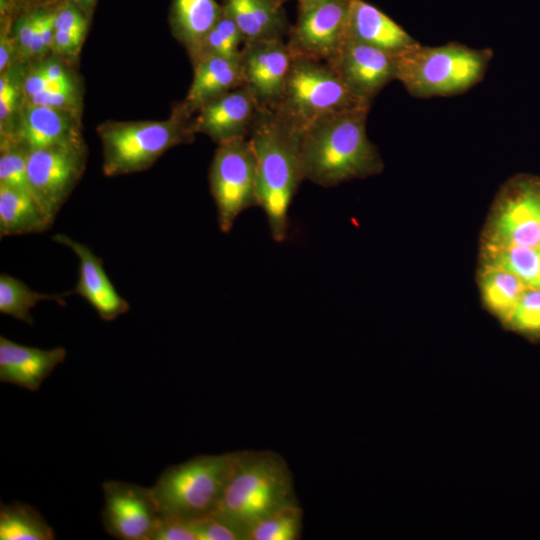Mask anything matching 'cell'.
Here are the masks:
<instances>
[{"label":"cell","instance_id":"obj_3","mask_svg":"<svg viewBox=\"0 0 540 540\" xmlns=\"http://www.w3.org/2000/svg\"><path fill=\"white\" fill-rule=\"evenodd\" d=\"M297 503L292 472L279 454L268 450L239 451L212 514L244 540L248 526Z\"/></svg>","mask_w":540,"mask_h":540},{"label":"cell","instance_id":"obj_21","mask_svg":"<svg viewBox=\"0 0 540 540\" xmlns=\"http://www.w3.org/2000/svg\"><path fill=\"white\" fill-rule=\"evenodd\" d=\"M53 222L31 194L0 185L1 237L42 233Z\"/></svg>","mask_w":540,"mask_h":540},{"label":"cell","instance_id":"obj_25","mask_svg":"<svg viewBox=\"0 0 540 540\" xmlns=\"http://www.w3.org/2000/svg\"><path fill=\"white\" fill-rule=\"evenodd\" d=\"M64 294H43L32 290L23 281L2 273L0 275V312L9 315L27 324H33L34 320L30 310L41 301H54L65 305Z\"/></svg>","mask_w":540,"mask_h":540},{"label":"cell","instance_id":"obj_9","mask_svg":"<svg viewBox=\"0 0 540 540\" xmlns=\"http://www.w3.org/2000/svg\"><path fill=\"white\" fill-rule=\"evenodd\" d=\"M351 0H315L298 3L296 23L288 34L293 55L329 63L348 37Z\"/></svg>","mask_w":540,"mask_h":540},{"label":"cell","instance_id":"obj_32","mask_svg":"<svg viewBox=\"0 0 540 540\" xmlns=\"http://www.w3.org/2000/svg\"><path fill=\"white\" fill-rule=\"evenodd\" d=\"M26 99L28 104L70 111L76 103V90L45 89Z\"/></svg>","mask_w":540,"mask_h":540},{"label":"cell","instance_id":"obj_19","mask_svg":"<svg viewBox=\"0 0 540 540\" xmlns=\"http://www.w3.org/2000/svg\"><path fill=\"white\" fill-rule=\"evenodd\" d=\"M222 6L239 27L244 43L283 40L290 32L283 0H224Z\"/></svg>","mask_w":540,"mask_h":540},{"label":"cell","instance_id":"obj_16","mask_svg":"<svg viewBox=\"0 0 540 540\" xmlns=\"http://www.w3.org/2000/svg\"><path fill=\"white\" fill-rule=\"evenodd\" d=\"M67 351L63 347L40 349L0 337V381L37 391Z\"/></svg>","mask_w":540,"mask_h":540},{"label":"cell","instance_id":"obj_6","mask_svg":"<svg viewBox=\"0 0 540 540\" xmlns=\"http://www.w3.org/2000/svg\"><path fill=\"white\" fill-rule=\"evenodd\" d=\"M183 104L165 121L117 123L101 129L107 176L142 171L168 149L193 140V121Z\"/></svg>","mask_w":540,"mask_h":540},{"label":"cell","instance_id":"obj_35","mask_svg":"<svg viewBox=\"0 0 540 540\" xmlns=\"http://www.w3.org/2000/svg\"><path fill=\"white\" fill-rule=\"evenodd\" d=\"M83 36L81 34L55 30L53 47L61 53H72L80 46Z\"/></svg>","mask_w":540,"mask_h":540},{"label":"cell","instance_id":"obj_38","mask_svg":"<svg viewBox=\"0 0 540 540\" xmlns=\"http://www.w3.org/2000/svg\"><path fill=\"white\" fill-rule=\"evenodd\" d=\"M14 44L12 40L7 36V34L1 35L0 40V70L1 72L6 70L9 66L13 52Z\"/></svg>","mask_w":540,"mask_h":540},{"label":"cell","instance_id":"obj_8","mask_svg":"<svg viewBox=\"0 0 540 540\" xmlns=\"http://www.w3.org/2000/svg\"><path fill=\"white\" fill-rule=\"evenodd\" d=\"M209 184L219 228L228 233L243 211L258 206L256 161L248 137L218 144L210 165Z\"/></svg>","mask_w":540,"mask_h":540},{"label":"cell","instance_id":"obj_22","mask_svg":"<svg viewBox=\"0 0 540 540\" xmlns=\"http://www.w3.org/2000/svg\"><path fill=\"white\" fill-rule=\"evenodd\" d=\"M223 12L216 0H173L171 22L190 55L199 47Z\"/></svg>","mask_w":540,"mask_h":540},{"label":"cell","instance_id":"obj_28","mask_svg":"<svg viewBox=\"0 0 540 540\" xmlns=\"http://www.w3.org/2000/svg\"><path fill=\"white\" fill-rule=\"evenodd\" d=\"M503 328L531 341L540 340V288L522 292Z\"/></svg>","mask_w":540,"mask_h":540},{"label":"cell","instance_id":"obj_31","mask_svg":"<svg viewBox=\"0 0 540 540\" xmlns=\"http://www.w3.org/2000/svg\"><path fill=\"white\" fill-rule=\"evenodd\" d=\"M150 540H196V536L186 521L161 515Z\"/></svg>","mask_w":540,"mask_h":540},{"label":"cell","instance_id":"obj_7","mask_svg":"<svg viewBox=\"0 0 540 540\" xmlns=\"http://www.w3.org/2000/svg\"><path fill=\"white\" fill-rule=\"evenodd\" d=\"M362 107L370 104L357 98L328 63L293 55L274 110L303 131L324 116Z\"/></svg>","mask_w":540,"mask_h":540},{"label":"cell","instance_id":"obj_29","mask_svg":"<svg viewBox=\"0 0 540 540\" xmlns=\"http://www.w3.org/2000/svg\"><path fill=\"white\" fill-rule=\"evenodd\" d=\"M27 152L14 141H2L0 185L25 191L33 196L27 174Z\"/></svg>","mask_w":540,"mask_h":540},{"label":"cell","instance_id":"obj_39","mask_svg":"<svg viewBox=\"0 0 540 540\" xmlns=\"http://www.w3.org/2000/svg\"><path fill=\"white\" fill-rule=\"evenodd\" d=\"M83 10L88 11L95 0H74Z\"/></svg>","mask_w":540,"mask_h":540},{"label":"cell","instance_id":"obj_4","mask_svg":"<svg viewBox=\"0 0 540 540\" xmlns=\"http://www.w3.org/2000/svg\"><path fill=\"white\" fill-rule=\"evenodd\" d=\"M491 49H473L452 42L430 47L416 43L396 54V76L414 97L463 93L482 80Z\"/></svg>","mask_w":540,"mask_h":540},{"label":"cell","instance_id":"obj_33","mask_svg":"<svg viewBox=\"0 0 540 540\" xmlns=\"http://www.w3.org/2000/svg\"><path fill=\"white\" fill-rule=\"evenodd\" d=\"M54 26L55 30L84 35L86 21L74 5L67 3L55 13Z\"/></svg>","mask_w":540,"mask_h":540},{"label":"cell","instance_id":"obj_26","mask_svg":"<svg viewBox=\"0 0 540 540\" xmlns=\"http://www.w3.org/2000/svg\"><path fill=\"white\" fill-rule=\"evenodd\" d=\"M303 511L292 504L256 521L244 531V540H297L301 537Z\"/></svg>","mask_w":540,"mask_h":540},{"label":"cell","instance_id":"obj_11","mask_svg":"<svg viewBox=\"0 0 540 540\" xmlns=\"http://www.w3.org/2000/svg\"><path fill=\"white\" fill-rule=\"evenodd\" d=\"M102 488L107 533L121 540H150L161 516L151 488L121 481H107Z\"/></svg>","mask_w":540,"mask_h":540},{"label":"cell","instance_id":"obj_10","mask_svg":"<svg viewBox=\"0 0 540 540\" xmlns=\"http://www.w3.org/2000/svg\"><path fill=\"white\" fill-rule=\"evenodd\" d=\"M83 142L27 152V174L34 198L54 220L85 168Z\"/></svg>","mask_w":540,"mask_h":540},{"label":"cell","instance_id":"obj_37","mask_svg":"<svg viewBox=\"0 0 540 540\" xmlns=\"http://www.w3.org/2000/svg\"><path fill=\"white\" fill-rule=\"evenodd\" d=\"M50 82H64L71 80L64 68L55 62H48L39 66Z\"/></svg>","mask_w":540,"mask_h":540},{"label":"cell","instance_id":"obj_12","mask_svg":"<svg viewBox=\"0 0 540 540\" xmlns=\"http://www.w3.org/2000/svg\"><path fill=\"white\" fill-rule=\"evenodd\" d=\"M293 58L283 40L246 42L240 53L243 86L259 109L274 110L282 97Z\"/></svg>","mask_w":540,"mask_h":540},{"label":"cell","instance_id":"obj_2","mask_svg":"<svg viewBox=\"0 0 540 540\" xmlns=\"http://www.w3.org/2000/svg\"><path fill=\"white\" fill-rule=\"evenodd\" d=\"M302 131L275 110L259 109L248 139L256 161L257 202L266 215L272 238L288 234V211L304 180Z\"/></svg>","mask_w":540,"mask_h":540},{"label":"cell","instance_id":"obj_15","mask_svg":"<svg viewBox=\"0 0 540 540\" xmlns=\"http://www.w3.org/2000/svg\"><path fill=\"white\" fill-rule=\"evenodd\" d=\"M258 110L251 93L241 86L202 105L193 120L194 130L218 144L248 137Z\"/></svg>","mask_w":540,"mask_h":540},{"label":"cell","instance_id":"obj_14","mask_svg":"<svg viewBox=\"0 0 540 540\" xmlns=\"http://www.w3.org/2000/svg\"><path fill=\"white\" fill-rule=\"evenodd\" d=\"M52 240L71 249L78 257V280L72 292L84 298L102 320L113 321L129 310V303L106 274L102 259L90 247L63 233L55 234Z\"/></svg>","mask_w":540,"mask_h":540},{"label":"cell","instance_id":"obj_30","mask_svg":"<svg viewBox=\"0 0 540 540\" xmlns=\"http://www.w3.org/2000/svg\"><path fill=\"white\" fill-rule=\"evenodd\" d=\"M186 522L196 536V540H242L239 532L213 514Z\"/></svg>","mask_w":540,"mask_h":540},{"label":"cell","instance_id":"obj_34","mask_svg":"<svg viewBox=\"0 0 540 540\" xmlns=\"http://www.w3.org/2000/svg\"><path fill=\"white\" fill-rule=\"evenodd\" d=\"M35 15L28 14L20 18L15 26V44L19 51L27 56L35 35Z\"/></svg>","mask_w":540,"mask_h":540},{"label":"cell","instance_id":"obj_1","mask_svg":"<svg viewBox=\"0 0 540 540\" xmlns=\"http://www.w3.org/2000/svg\"><path fill=\"white\" fill-rule=\"evenodd\" d=\"M369 109L362 107L330 114L302 131L304 180L332 187L383 171V160L366 132Z\"/></svg>","mask_w":540,"mask_h":540},{"label":"cell","instance_id":"obj_17","mask_svg":"<svg viewBox=\"0 0 540 540\" xmlns=\"http://www.w3.org/2000/svg\"><path fill=\"white\" fill-rule=\"evenodd\" d=\"M13 141L30 151L82 140L70 111L27 103Z\"/></svg>","mask_w":540,"mask_h":540},{"label":"cell","instance_id":"obj_36","mask_svg":"<svg viewBox=\"0 0 540 540\" xmlns=\"http://www.w3.org/2000/svg\"><path fill=\"white\" fill-rule=\"evenodd\" d=\"M50 81L45 77L39 67L33 69L25 78L23 91L26 98L45 90Z\"/></svg>","mask_w":540,"mask_h":540},{"label":"cell","instance_id":"obj_20","mask_svg":"<svg viewBox=\"0 0 540 540\" xmlns=\"http://www.w3.org/2000/svg\"><path fill=\"white\" fill-rule=\"evenodd\" d=\"M240 55L204 56L194 62V77L187 97L182 103L192 113L208 101L243 86Z\"/></svg>","mask_w":540,"mask_h":540},{"label":"cell","instance_id":"obj_5","mask_svg":"<svg viewBox=\"0 0 540 540\" xmlns=\"http://www.w3.org/2000/svg\"><path fill=\"white\" fill-rule=\"evenodd\" d=\"M235 454L200 455L168 467L151 487L160 514L184 521L212 514Z\"/></svg>","mask_w":540,"mask_h":540},{"label":"cell","instance_id":"obj_27","mask_svg":"<svg viewBox=\"0 0 540 540\" xmlns=\"http://www.w3.org/2000/svg\"><path fill=\"white\" fill-rule=\"evenodd\" d=\"M244 44L243 35L234 20L224 12L206 34L199 47L191 54L193 61L208 56L237 57Z\"/></svg>","mask_w":540,"mask_h":540},{"label":"cell","instance_id":"obj_23","mask_svg":"<svg viewBox=\"0 0 540 540\" xmlns=\"http://www.w3.org/2000/svg\"><path fill=\"white\" fill-rule=\"evenodd\" d=\"M479 267L503 270L525 289L540 288V247H479Z\"/></svg>","mask_w":540,"mask_h":540},{"label":"cell","instance_id":"obj_13","mask_svg":"<svg viewBox=\"0 0 540 540\" xmlns=\"http://www.w3.org/2000/svg\"><path fill=\"white\" fill-rule=\"evenodd\" d=\"M328 64L357 98L370 105L396 76V54L351 37Z\"/></svg>","mask_w":540,"mask_h":540},{"label":"cell","instance_id":"obj_40","mask_svg":"<svg viewBox=\"0 0 540 540\" xmlns=\"http://www.w3.org/2000/svg\"><path fill=\"white\" fill-rule=\"evenodd\" d=\"M307 1H315V0H298V3L299 2H307Z\"/></svg>","mask_w":540,"mask_h":540},{"label":"cell","instance_id":"obj_18","mask_svg":"<svg viewBox=\"0 0 540 540\" xmlns=\"http://www.w3.org/2000/svg\"><path fill=\"white\" fill-rule=\"evenodd\" d=\"M348 37L392 54L417 43L393 19L364 0H351Z\"/></svg>","mask_w":540,"mask_h":540},{"label":"cell","instance_id":"obj_24","mask_svg":"<svg viewBox=\"0 0 540 540\" xmlns=\"http://www.w3.org/2000/svg\"><path fill=\"white\" fill-rule=\"evenodd\" d=\"M54 538L53 528L34 507L18 502L1 505V540H52Z\"/></svg>","mask_w":540,"mask_h":540}]
</instances>
